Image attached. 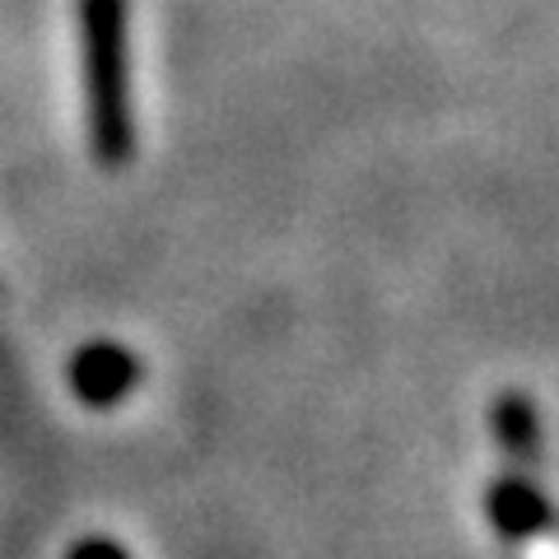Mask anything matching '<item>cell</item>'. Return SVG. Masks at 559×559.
Here are the masks:
<instances>
[{
  "mask_svg": "<svg viewBox=\"0 0 559 559\" xmlns=\"http://www.w3.org/2000/svg\"><path fill=\"white\" fill-rule=\"evenodd\" d=\"M80 61H84L90 150L103 168H121L135 150L127 0H80Z\"/></svg>",
  "mask_w": 559,
  "mask_h": 559,
  "instance_id": "cell-1",
  "label": "cell"
},
{
  "mask_svg": "<svg viewBox=\"0 0 559 559\" xmlns=\"http://www.w3.org/2000/svg\"><path fill=\"white\" fill-rule=\"evenodd\" d=\"M135 382H140V364L121 345L94 341L70 359V388H75L84 406H117Z\"/></svg>",
  "mask_w": 559,
  "mask_h": 559,
  "instance_id": "cell-2",
  "label": "cell"
},
{
  "mask_svg": "<svg viewBox=\"0 0 559 559\" xmlns=\"http://www.w3.org/2000/svg\"><path fill=\"white\" fill-rule=\"evenodd\" d=\"M485 509H489V522H495V532L503 540H513V546H527V540L546 536L550 532V503L540 499V489L527 480V476H499L489 485L485 495Z\"/></svg>",
  "mask_w": 559,
  "mask_h": 559,
  "instance_id": "cell-3",
  "label": "cell"
},
{
  "mask_svg": "<svg viewBox=\"0 0 559 559\" xmlns=\"http://www.w3.org/2000/svg\"><path fill=\"white\" fill-rule=\"evenodd\" d=\"M495 433L503 452L522 466H536L540 457V419H536V406L522 392H503L495 401Z\"/></svg>",
  "mask_w": 559,
  "mask_h": 559,
  "instance_id": "cell-4",
  "label": "cell"
},
{
  "mask_svg": "<svg viewBox=\"0 0 559 559\" xmlns=\"http://www.w3.org/2000/svg\"><path fill=\"white\" fill-rule=\"evenodd\" d=\"M66 559H127V550H121V546H112V540H80V546L75 550H70Z\"/></svg>",
  "mask_w": 559,
  "mask_h": 559,
  "instance_id": "cell-5",
  "label": "cell"
}]
</instances>
